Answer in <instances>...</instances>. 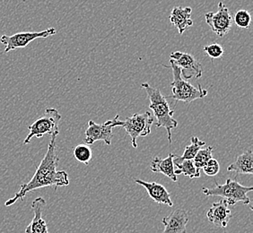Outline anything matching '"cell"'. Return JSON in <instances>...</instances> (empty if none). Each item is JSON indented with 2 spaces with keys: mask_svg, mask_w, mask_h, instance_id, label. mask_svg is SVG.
I'll list each match as a JSON object with an SVG mask.
<instances>
[{
  "mask_svg": "<svg viewBox=\"0 0 253 233\" xmlns=\"http://www.w3.org/2000/svg\"><path fill=\"white\" fill-rule=\"evenodd\" d=\"M173 163L174 165L177 166V170H175L176 175H185L191 180L200 178V171L197 170V168L195 167L193 160H176L174 157Z\"/></svg>",
  "mask_w": 253,
  "mask_h": 233,
  "instance_id": "obj_18",
  "label": "cell"
},
{
  "mask_svg": "<svg viewBox=\"0 0 253 233\" xmlns=\"http://www.w3.org/2000/svg\"><path fill=\"white\" fill-rule=\"evenodd\" d=\"M228 172H236L237 174L252 175L253 173V155L252 149L244 152L237 156L236 160L227 168Z\"/></svg>",
  "mask_w": 253,
  "mask_h": 233,
  "instance_id": "obj_17",
  "label": "cell"
},
{
  "mask_svg": "<svg viewBox=\"0 0 253 233\" xmlns=\"http://www.w3.org/2000/svg\"><path fill=\"white\" fill-rule=\"evenodd\" d=\"M234 24L242 29H248L252 23V15L247 10H238L234 17Z\"/></svg>",
  "mask_w": 253,
  "mask_h": 233,
  "instance_id": "obj_22",
  "label": "cell"
},
{
  "mask_svg": "<svg viewBox=\"0 0 253 233\" xmlns=\"http://www.w3.org/2000/svg\"><path fill=\"white\" fill-rule=\"evenodd\" d=\"M192 9L190 6L180 7L175 6L171 10L170 15V23L178 29L179 34H184L187 28L193 25V20L191 19Z\"/></svg>",
  "mask_w": 253,
  "mask_h": 233,
  "instance_id": "obj_15",
  "label": "cell"
},
{
  "mask_svg": "<svg viewBox=\"0 0 253 233\" xmlns=\"http://www.w3.org/2000/svg\"><path fill=\"white\" fill-rule=\"evenodd\" d=\"M205 20L211 31L220 38L225 36L232 29L233 17L230 10L221 1L218 3L217 12L207 13L205 15Z\"/></svg>",
  "mask_w": 253,
  "mask_h": 233,
  "instance_id": "obj_10",
  "label": "cell"
},
{
  "mask_svg": "<svg viewBox=\"0 0 253 233\" xmlns=\"http://www.w3.org/2000/svg\"><path fill=\"white\" fill-rule=\"evenodd\" d=\"M189 215L184 209H176L163 219L165 230L163 233H187Z\"/></svg>",
  "mask_w": 253,
  "mask_h": 233,
  "instance_id": "obj_12",
  "label": "cell"
},
{
  "mask_svg": "<svg viewBox=\"0 0 253 233\" xmlns=\"http://www.w3.org/2000/svg\"><path fill=\"white\" fill-rule=\"evenodd\" d=\"M206 145L204 141H201L197 136L190 137V145L186 146L183 155L181 156L175 155L176 160H193L197 153Z\"/></svg>",
  "mask_w": 253,
  "mask_h": 233,
  "instance_id": "obj_19",
  "label": "cell"
},
{
  "mask_svg": "<svg viewBox=\"0 0 253 233\" xmlns=\"http://www.w3.org/2000/svg\"><path fill=\"white\" fill-rule=\"evenodd\" d=\"M203 50L208 54L209 57L213 59L222 58L224 54V48L218 43L210 44V45L204 46Z\"/></svg>",
  "mask_w": 253,
  "mask_h": 233,
  "instance_id": "obj_23",
  "label": "cell"
},
{
  "mask_svg": "<svg viewBox=\"0 0 253 233\" xmlns=\"http://www.w3.org/2000/svg\"><path fill=\"white\" fill-rule=\"evenodd\" d=\"M154 124V116L151 112L135 113L133 116L122 121L121 126L125 129L126 134L131 138V145L134 148L137 147V138L145 137L151 134L152 126Z\"/></svg>",
  "mask_w": 253,
  "mask_h": 233,
  "instance_id": "obj_6",
  "label": "cell"
},
{
  "mask_svg": "<svg viewBox=\"0 0 253 233\" xmlns=\"http://www.w3.org/2000/svg\"><path fill=\"white\" fill-rule=\"evenodd\" d=\"M135 182L136 184L144 187L149 196L157 204H166L170 207L173 206V202L170 198V194L163 185L158 184L156 182H146L138 179H136Z\"/></svg>",
  "mask_w": 253,
  "mask_h": 233,
  "instance_id": "obj_14",
  "label": "cell"
},
{
  "mask_svg": "<svg viewBox=\"0 0 253 233\" xmlns=\"http://www.w3.org/2000/svg\"><path fill=\"white\" fill-rule=\"evenodd\" d=\"M59 134L51 135L47 152L41 161L33 178L25 184L21 185L20 190L15 195L7 200L5 206L15 204L18 200H23L31 191L46 187H67L69 185L68 174L65 170H57L59 158L56 154V138Z\"/></svg>",
  "mask_w": 253,
  "mask_h": 233,
  "instance_id": "obj_1",
  "label": "cell"
},
{
  "mask_svg": "<svg viewBox=\"0 0 253 233\" xmlns=\"http://www.w3.org/2000/svg\"><path fill=\"white\" fill-rule=\"evenodd\" d=\"M170 63L180 68L181 77L187 81L192 78L200 79L203 76L202 65L191 54L174 51L170 54Z\"/></svg>",
  "mask_w": 253,
  "mask_h": 233,
  "instance_id": "obj_9",
  "label": "cell"
},
{
  "mask_svg": "<svg viewBox=\"0 0 253 233\" xmlns=\"http://www.w3.org/2000/svg\"><path fill=\"white\" fill-rule=\"evenodd\" d=\"M176 155L174 154H169L165 159L161 158L159 156H156L151 161L150 165V170L153 172L156 173H162L166 177H168L170 180L173 182H176L177 175L175 174V170H174V163H173V159Z\"/></svg>",
  "mask_w": 253,
  "mask_h": 233,
  "instance_id": "obj_16",
  "label": "cell"
},
{
  "mask_svg": "<svg viewBox=\"0 0 253 233\" xmlns=\"http://www.w3.org/2000/svg\"><path fill=\"white\" fill-rule=\"evenodd\" d=\"M73 155L78 161L84 163V165H88L92 160L93 152L92 148L86 144H80L74 148Z\"/></svg>",
  "mask_w": 253,
  "mask_h": 233,
  "instance_id": "obj_20",
  "label": "cell"
},
{
  "mask_svg": "<svg viewBox=\"0 0 253 233\" xmlns=\"http://www.w3.org/2000/svg\"><path fill=\"white\" fill-rule=\"evenodd\" d=\"M61 119V115L58 110L54 108H47L44 115L28 126L29 134L24 141L25 145L30 144L31 140L36 137L41 138L45 135L59 134V123Z\"/></svg>",
  "mask_w": 253,
  "mask_h": 233,
  "instance_id": "obj_5",
  "label": "cell"
},
{
  "mask_svg": "<svg viewBox=\"0 0 253 233\" xmlns=\"http://www.w3.org/2000/svg\"><path fill=\"white\" fill-rule=\"evenodd\" d=\"M46 205V201L42 197H37L32 203L34 218L25 229V233H49L48 225L42 217V211Z\"/></svg>",
  "mask_w": 253,
  "mask_h": 233,
  "instance_id": "obj_13",
  "label": "cell"
},
{
  "mask_svg": "<svg viewBox=\"0 0 253 233\" xmlns=\"http://www.w3.org/2000/svg\"><path fill=\"white\" fill-rule=\"evenodd\" d=\"M202 169L204 170L205 174L213 177V176L218 174V172H219V162L214 158H211Z\"/></svg>",
  "mask_w": 253,
  "mask_h": 233,
  "instance_id": "obj_24",
  "label": "cell"
},
{
  "mask_svg": "<svg viewBox=\"0 0 253 233\" xmlns=\"http://www.w3.org/2000/svg\"><path fill=\"white\" fill-rule=\"evenodd\" d=\"M57 34L55 28H49L42 32H27V33H18L12 36L1 35L0 43L5 46V52H9L11 50L25 48L33 40L40 38H48Z\"/></svg>",
  "mask_w": 253,
  "mask_h": 233,
  "instance_id": "obj_8",
  "label": "cell"
},
{
  "mask_svg": "<svg viewBox=\"0 0 253 233\" xmlns=\"http://www.w3.org/2000/svg\"><path fill=\"white\" fill-rule=\"evenodd\" d=\"M213 158V147L209 146L206 149H200L193 158V162L197 170H200L204 167L209 160Z\"/></svg>",
  "mask_w": 253,
  "mask_h": 233,
  "instance_id": "obj_21",
  "label": "cell"
},
{
  "mask_svg": "<svg viewBox=\"0 0 253 233\" xmlns=\"http://www.w3.org/2000/svg\"><path fill=\"white\" fill-rule=\"evenodd\" d=\"M253 190V187H245L236 180L227 179L224 184L215 183L214 188H204L202 192L207 196H221L226 200L229 205H234L237 203L250 204L251 199L248 194Z\"/></svg>",
  "mask_w": 253,
  "mask_h": 233,
  "instance_id": "obj_3",
  "label": "cell"
},
{
  "mask_svg": "<svg viewBox=\"0 0 253 233\" xmlns=\"http://www.w3.org/2000/svg\"><path fill=\"white\" fill-rule=\"evenodd\" d=\"M141 87L145 89L147 97L150 101L149 108L156 116V127H164L167 131L168 141L171 144V130L178 126V121L173 117L174 111L170 110L166 96L163 95L159 89L153 87L148 83H143Z\"/></svg>",
  "mask_w": 253,
  "mask_h": 233,
  "instance_id": "obj_2",
  "label": "cell"
},
{
  "mask_svg": "<svg viewBox=\"0 0 253 233\" xmlns=\"http://www.w3.org/2000/svg\"><path fill=\"white\" fill-rule=\"evenodd\" d=\"M122 120L120 115H116L112 119L107 120L104 124H97L93 120L88 122V126L84 132V144L88 146L93 145L97 141L104 142L107 146L112 145L113 138V128L121 126Z\"/></svg>",
  "mask_w": 253,
  "mask_h": 233,
  "instance_id": "obj_7",
  "label": "cell"
},
{
  "mask_svg": "<svg viewBox=\"0 0 253 233\" xmlns=\"http://www.w3.org/2000/svg\"><path fill=\"white\" fill-rule=\"evenodd\" d=\"M170 68L172 70L173 81L170 83L171 87V99H173L176 102H184L187 103L203 99L208 95V91L203 89L202 86L199 84L198 87L194 86L193 84L187 81L181 77L180 68H178L174 64L170 63Z\"/></svg>",
  "mask_w": 253,
  "mask_h": 233,
  "instance_id": "obj_4",
  "label": "cell"
},
{
  "mask_svg": "<svg viewBox=\"0 0 253 233\" xmlns=\"http://www.w3.org/2000/svg\"><path fill=\"white\" fill-rule=\"evenodd\" d=\"M229 206L228 203L224 198L212 204L207 213V218L210 224H214L216 227L225 228L228 225L230 219L232 218Z\"/></svg>",
  "mask_w": 253,
  "mask_h": 233,
  "instance_id": "obj_11",
  "label": "cell"
}]
</instances>
